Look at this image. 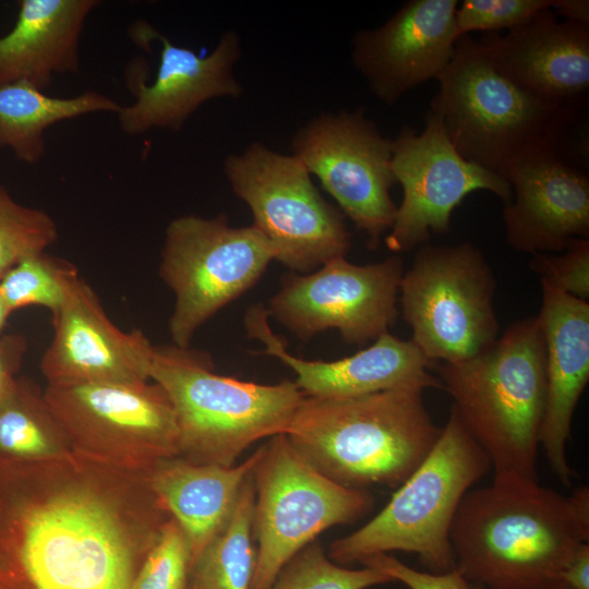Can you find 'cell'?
Listing matches in <instances>:
<instances>
[{
	"label": "cell",
	"mask_w": 589,
	"mask_h": 589,
	"mask_svg": "<svg viewBox=\"0 0 589 589\" xmlns=\"http://www.w3.org/2000/svg\"><path fill=\"white\" fill-rule=\"evenodd\" d=\"M566 140L537 147L513 161L504 179L508 244L527 254L558 253L575 239H589V176Z\"/></svg>",
	"instance_id": "9a60e30c"
},
{
	"label": "cell",
	"mask_w": 589,
	"mask_h": 589,
	"mask_svg": "<svg viewBox=\"0 0 589 589\" xmlns=\"http://www.w3.org/2000/svg\"><path fill=\"white\" fill-rule=\"evenodd\" d=\"M529 266L541 281L575 298H589V239H575L558 253L533 254Z\"/></svg>",
	"instance_id": "1f68e13d"
},
{
	"label": "cell",
	"mask_w": 589,
	"mask_h": 589,
	"mask_svg": "<svg viewBox=\"0 0 589 589\" xmlns=\"http://www.w3.org/2000/svg\"><path fill=\"white\" fill-rule=\"evenodd\" d=\"M434 113L456 151L502 178L521 155L566 140L584 111L544 101L505 77L469 35L437 77Z\"/></svg>",
	"instance_id": "5b68a950"
},
{
	"label": "cell",
	"mask_w": 589,
	"mask_h": 589,
	"mask_svg": "<svg viewBox=\"0 0 589 589\" xmlns=\"http://www.w3.org/2000/svg\"><path fill=\"white\" fill-rule=\"evenodd\" d=\"M79 278L74 265L44 251L10 268L0 279V292L11 312L39 305L53 315Z\"/></svg>",
	"instance_id": "4316f807"
},
{
	"label": "cell",
	"mask_w": 589,
	"mask_h": 589,
	"mask_svg": "<svg viewBox=\"0 0 589 589\" xmlns=\"http://www.w3.org/2000/svg\"><path fill=\"white\" fill-rule=\"evenodd\" d=\"M570 589H589V543H582L558 578Z\"/></svg>",
	"instance_id": "e575fe53"
},
{
	"label": "cell",
	"mask_w": 589,
	"mask_h": 589,
	"mask_svg": "<svg viewBox=\"0 0 589 589\" xmlns=\"http://www.w3.org/2000/svg\"><path fill=\"white\" fill-rule=\"evenodd\" d=\"M392 170L402 188L401 203L384 239L394 253L418 249L433 233L448 232L454 209L471 192L489 191L504 204L512 199L510 184L466 160L431 111L421 133L404 127L392 140Z\"/></svg>",
	"instance_id": "5bb4252c"
},
{
	"label": "cell",
	"mask_w": 589,
	"mask_h": 589,
	"mask_svg": "<svg viewBox=\"0 0 589 589\" xmlns=\"http://www.w3.org/2000/svg\"><path fill=\"white\" fill-rule=\"evenodd\" d=\"M132 38L143 45L149 40L161 44L155 81L131 79L134 101L121 106L118 121L128 135H139L153 129L179 131L185 121L206 101L220 97L239 98L243 87L235 68L242 55L241 39L236 31H226L215 48L201 56L190 48L175 45L145 22L133 26Z\"/></svg>",
	"instance_id": "2e32d148"
},
{
	"label": "cell",
	"mask_w": 589,
	"mask_h": 589,
	"mask_svg": "<svg viewBox=\"0 0 589 589\" xmlns=\"http://www.w3.org/2000/svg\"><path fill=\"white\" fill-rule=\"evenodd\" d=\"M551 9L565 21L589 25L588 0H552Z\"/></svg>",
	"instance_id": "d590c367"
},
{
	"label": "cell",
	"mask_w": 589,
	"mask_h": 589,
	"mask_svg": "<svg viewBox=\"0 0 589 589\" xmlns=\"http://www.w3.org/2000/svg\"><path fill=\"white\" fill-rule=\"evenodd\" d=\"M360 564L380 570L409 589H472L471 584L455 567L440 574L421 572L385 553L369 556Z\"/></svg>",
	"instance_id": "d6a6232c"
},
{
	"label": "cell",
	"mask_w": 589,
	"mask_h": 589,
	"mask_svg": "<svg viewBox=\"0 0 589 589\" xmlns=\"http://www.w3.org/2000/svg\"><path fill=\"white\" fill-rule=\"evenodd\" d=\"M44 394L77 456L131 471L178 456L175 411L155 382L47 383Z\"/></svg>",
	"instance_id": "8fae6325"
},
{
	"label": "cell",
	"mask_w": 589,
	"mask_h": 589,
	"mask_svg": "<svg viewBox=\"0 0 589 589\" xmlns=\"http://www.w3.org/2000/svg\"><path fill=\"white\" fill-rule=\"evenodd\" d=\"M97 0H22L0 37V85L27 82L44 91L56 74L80 71L79 43Z\"/></svg>",
	"instance_id": "7402d4cb"
},
{
	"label": "cell",
	"mask_w": 589,
	"mask_h": 589,
	"mask_svg": "<svg viewBox=\"0 0 589 589\" xmlns=\"http://www.w3.org/2000/svg\"><path fill=\"white\" fill-rule=\"evenodd\" d=\"M223 171L250 208L252 226L269 242L275 261L293 273L308 274L349 252L351 236L342 213L322 196L291 154L252 142L228 155Z\"/></svg>",
	"instance_id": "52a82bcc"
},
{
	"label": "cell",
	"mask_w": 589,
	"mask_h": 589,
	"mask_svg": "<svg viewBox=\"0 0 589 589\" xmlns=\"http://www.w3.org/2000/svg\"><path fill=\"white\" fill-rule=\"evenodd\" d=\"M11 313L12 312L10 311L9 306L7 305L0 292V337H1V330L4 327L7 320Z\"/></svg>",
	"instance_id": "74e56055"
},
{
	"label": "cell",
	"mask_w": 589,
	"mask_h": 589,
	"mask_svg": "<svg viewBox=\"0 0 589 589\" xmlns=\"http://www.w3.org/2000/svg\"><path fill=\"white\" fill-rule=\"evenodd\" d=\"M551 4L552 0H464L455 14L457 32L461 37L476 31L485 34L510 31Z\"/></svg>",
	"instance_id": "4dcf8cb0"
},
{
	"label": "cell",
	"mask_w": 589,
	"mask_h": 589,
	"mask_svg": "<svg viewBox=\"0 0 589 589\" xmlns=\"http://www.w3.org/2000/svg\"><path fill=\"white\" fill-rule=\"evenodd\" d=\"M438 380L488 455L493 479L538 480L546 405L545 345L538 317L514 322L469 359L443 362Z\"/></svg>",
	"instance_id": "3957f363"
},
{
	"label": "cell",
	"mask_w": 589,
	"mask_h": 589,
	"mask_svg": "<svg viewBox=\"0 0 589 589\" xmlns=\"http://www.w3.org/2000/svg\"><path fill=\"white\" fill-rule=\"evenodd\" d=\"M27 350V340L20 334L0 337V404L8 397L17 381L23 358Z\"/></svg>",
	"instance_id": "836d02e7"
},
{
	"label": "cell",
	"mask_w": 589,
	"mask_h": 589,
	"mask_svg": "<svg viewBox=\"0 0 589 589\" xmlns=\"http://www.w3.org/2000/svg\"><path fill=\"white\" fill-rule=\"evenodd\" d=\"M457 7V0H411L381 26L354 34L352 64L380 101L392 106L447 68L460 37Z\"/></svg>",
	"instance_id": "e0dca14e"
},
{
	"label": "cell",
	"mask_w": 589,
	"mask_h": 589,
	"mask_svg": "<svg viewBox=\"0 0 589 589\" xmlns=\"http://www.w3.org/2000/svg\"><path fill=\"white\" fill-rule=\"evenodd\" d=\"M455 568L488 589H528L558 578L589 541V488L570 495L539 480L493 479L470 489L450 528Z\"/></svg>",
	"instance_id": "6da1fadb"
},
{
	"label": "cell",
	"mask_w": 589,
	"mask_h": 589,
	"mask_svg": "<svg viewBox=\"0 0 589 589\" xmlns=\"http://www.w3.org/2000/svg\"><path fill=\"white\" fill-rule=\"evenodd\" d=\"M294 156L336 201L340 212L376 249L393 226L397 205L392 140L383 136L365 109L324 111L298 128L290 141Z\"/></svg>",
	"instance_id": "7c38bea8"
},
{
	"label": "cell",
	"mask_w": 589,
	"mask_h": 589,
	"mask_svg": "<svg viewBox=\"0 0 589 589\" xmlns=\"http://www.w3.org/2000/svg\"><path fill=\"white\" fill-rule=\"evenodd\" d=\"M492 468L456 410L430 454L365 525L329 545L328 557L345 566L394 551L414 553L430 573L455 567L450 528L465 494Z\"/></svg>",
	"instance_id": "8992f818"
},
{
	"label": "cell",
	"mask_w": 589,
	"mask_h": 589,
	"mask_svg": "<svg viewBox=\"0 0 589 589\" xmlns=\"http://www.w3.org/2000/svg\"><path fill=\"white\" fill-rule=\"evenodd\" d=\"M272 261L269 242L252 225L231 227L225 214L172 219L159 264V276L176 298L168 325L172 344L190 347L195 332L252 288Z\"/></svg>",
	"instance_id": "30bf717a"
},
{
	"label": "cell",
	"mask_w": 589,
	"mask_h": 589,
	"mask_svg": "<svg viewBox=\"0 0 589 589\" xmlns=\"http://www.w3.org/2000/svg\"><path fill=\"white\" fill-rule=\"evenodd\" d=\"M52 323L53 336L39 364L47 383L151 382L154 345L140 329L117 327L81 277Z\"/></svg>",
	"instance_id": "ac0fdd59"
},
{
	"label": "cell",
	"mask_w": 589,
	"mask_h": 589,
	"mask_svg": "<svg viewBox=\"0 0 589 589\" xmlns=\"http://www.w3.org/2000/svg\"><path fill=\"white\" fill-rule=\"evenodd\" d=\"M185 589H199V588L189 581V585L187 586Z\"/></svg>",
	"instance_id": "f35d334b"
},
{
	"label": "cell",
	"mask_w": 589,
	"mask_h": 589,
	"mask_svg": "<svg viewBox=\"0 0 589 589\" xmlns=\"http://www.w3.org/2000/svg\"><path fill=\"white\" fill-rule=\"evenodd\" d=\"M73 455L44 389L17 377L0 404V465L36 464Z\"/></svg>",
	"instance_id": "d4e9b609"
},
{
	"label": "cell",
	"mask_w": 589,
	"mask_h": 589,
	"mask_svg": "<svg viewBox=\"0 0 589 589\" xmlns=\"http://www.w3.org/2000/svg\"><path fill=\"white\" fill-rule=\"evenodd\" d=\"M191 565L189 541L171 517L146 555L130 589H185Z\"/></svg>",
	"instance_id": "f546056e"
},
{
	"label": "cell",
	"mask_w": 589,
	"mask_h": 589,
	"mask_svg": "<svg viewBox=\"0 0 589 589\" xmlns=\"http://www.w3.org/2000/svg\"><path fill=\"white\" fill-rule=\"evenodd\" d=\"M541 288L537 317L545 345L546 405L540 444L553 474L570 486L567 443L574 412L589 381V303L544 281Z\"/></svg>",
	"instance_id": "44dd1931"
},
{
	"label": "cell",
	"mask_w": 589,
	"mask_h": 589,
	"mask_svg": "<svg viewBox=\"0 0 589 589\" xmlns=\"http://www.w3.org/2000/svg\"><path fill=\"white\" fill-rule=\"evenodd\" d=\"M264 305L251 306L244 326L251 338L264 345V353L278 358L296 374L294 383L306 397L350 398L397 387L442 388L429 373V360L411 340L386 333L349 357L335 361L305 360L292 356L268 325Z\"/></svg>",
	"instance_id": "ffe728a7"
},
{
	"label": "cell",
	"mask_w": 589,
	"mask_h": 589,
	"mask_svg": "<svg viewBox=\"0 0 589 589\" xmlns=\"http://www.w3.org/2000/svg\"><path fill=\"white\" fill-rule=\"evenodd\" d=\"M480 45L493 65L531 95L585 111L589 91V25L560 22L545 9L525 24L486 33Z\"/></svg>",
	"instance_id": "d6986e66"
},
{
	"label": "cell",
	"mask_w": 589,
	"mask_h": 589,
	"mask_svg": "<svg viewBox=\"0 0 589 589\" xmlns=\"http://www.w3.org/2000/svg\"><path fill=\"white\" fill-rule=\"evenodd\" d=\"M58 235L48 213L16 202L0 184V279L23 259L44 252Z\"/></svg>",
	"instance_id": "83f0119b"
},
{
	"label": "cell",
	"mask_w": 589,
	"mask_h": 589,
	"mask_svg": "<svg viewBox=\"0 0 589 589\" xmlns=\"http://www.w3.org/2000/svg\"><path fill=\"white\" fill-rule=\"evenodd\" d=\"M377 569H351L334 563L317 543L297 553L280 570L269 589H366L392 582Z\"/></svg>",
	"instance_id": "f1b7e54d"
},
{
	"label": "cell",
	"mask_w": 589,
	"mask_h": 589,
	"mask_svg": "<svg viewBox=\"0 0 589 589\" xmlns=\"http://www.w3.org/2000/svg\"><path fill=\"white\" fill-rule=\"evenodd\" d=\"M263 449L264 445L232 467L196 465L176 456L145 471L152 491L183 530L192 563L229 519Z\"/></svg>",
	"instance_id": "603a6c76"
},
{
	"label": "cell",
	"mask_w": 589,
	"mask_h": 589,
	"mask_svg": "<svg viewBox=\"0 0 589 589\" xmlns=\"http://www.w3.org/2000/svg\"><path fill=\"white\" fill-rule=\"evenodd\" d=\"M254 502L252 472L241 488L229 519L191 565L189 581L199 589H251L256 558Z\"/></svg>",
	"instance_id": "484cf974"
},
{
	"label": "cell",
	"mask_w": 589,
	"mask_h": 589,
	"mask_svg": "<svg viewBox=\"0 0 589 589\" xmlns=\"http://www.w3.org/2000/svg\"><path fill=\"white\" fill-rule=\"evenodd\" d=\"M404 272L399 255L368 265L336 257L312 273L286 277L266 310L299 339L336 329L347 344L362 346L395 323Z\"/></svg>",
	"instance_id": "4fadbf2b"
},
{
	"label": "cell",
	"mask_w": 589,
	"mask_h": 589,
	"mask_svg": "<svg viewBox=\"0 0 589 589\" xmlns=\"http://www.w3.org/2000/svg\"><path fill=\"white\" fill-rule=\"evenodd\" d=\"M251 589H269L284 566L327 528L351 524L374 505L365 489L341 485L314 468L286 434L271 437L253 470Z\"/></svg>",
	"instance_id": "ba28073f"
},
{
	"label": "cell",
	"mask_w": 589,
	"mask_h": 589,
	"mask_svg": "<svg viewBox=\"0 0 589 589\" xmlns=\"http://www.w3.org/2000/svg\"><path fill=\"white\" fill-rule=\"evenodd\" d=\"M423 392L397 387L350 398L305 396L285 434L314 468L341 485L398 488L442 432Z\"/></svg>",
	"instance_id": "7a4b0ae2"
},
{
	"label": "cell",
	"mask_w": 589,
	"mask_h": 589,
	"mask_svg": "<svg viewBox=\"0 0 589 589\" xmlns=\"http://www.w3.org/2000/svg\"><path fill=\"white\" fill-rule=\"evenodd\" d=\"M472 589H488L481 586L471 585ZM528 589H570L565 584H563L561 580L555 579L548 581L545 584H542L537 587L528 588Z\"/></svg>",
	"instance_id": "8d00e7d4"
},
{
	"label": "cell",
	"mask_w": 589,
	"mask_h": 589,
	"mask_svg": "<svg viewBox=\"0 0 589 589\" xmlns=\"http://www.w3.org/2000/svg\"><path fill=\"white\" fill-rule=\"evenodd\" d=\"M151 381L168 395L178 429V457L235 466L251 444L285 434L305 397L293 381L259 384L220 375L207 352L154 346Z\"/></svg>",
	"instance_id": "277c9868"
},
{
	"label": "cell",
	"mask_w": 589,
	"mask_h": 589,
	"mask_svg": "<svg viewBox=\"0 0 589 589\" xmlns=\"http://www.w3.org/2000/svg\"><path fill=\"white\" fill-rule=\"evenodd\" d=\"M495 291L493 271L471 242L421 245L399 285L411 342L431 361L481 352L498 337Z\"/></svg>",
	"instance_id": "9c48e42d"
},
{
	"label": "cell",
	"mask_w": 589,
	"mask_h": 589,
	"mask_svg": "<svg viewBox=\"0 0 589 589\" xmlns=\"http://www.w3.org/2000/svg\"><path fill=\"white\" fill-rule=\"evenodd\" d=\"M120 108L115 99L96 91L60 98L27 82L0 85V149L12 151L23 163H38L46 152L48 128L94 112L117 115Z\"/></svg>",
	"instance_id": "cb8c5ba5"
}]
</instances>
